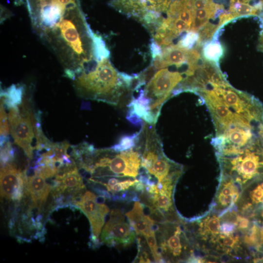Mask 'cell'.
Listing matches in <instances>:
<instances>
[{
    "label": "cell",
    "mask_w": 263,
    "mask_h": 263,
    "mask_svg": "<svg viewBox=\"0 0 263 263\" xmlns=\"http://www.w3.org/2000/svg\"><path fill=\"white\" fill-rule=\"evenodd\" d=\"M133 78L118 72L105 58L76 74L72 80L81 97L117 105L126 93L132 92Z\"/></svg>",
    "instance_id": "1"
},
{
    "label": "cell",
    "mask_w": 263,
    "mask_h": 263,
    "mask_svg": "<svg viewBox=\"0 0 263 263\" xmlns=\"http://www.w3.org/2000/svg\"><path fill=\"white\" fill-rule=\"evenodd\" d=\"M216 156L220 174L231 178L242 190L252 181L263 176V144L260 136L235 153Z\"/></svg>",
    "instance_id": "2"
},
{
    "label": "cell",
    "mask_w": 263,
    "mask_h": 263,
    "mask_svg": "<svg viewBox=\"0 0 263 263\" xmlns=\"http://www.w3.org/2000/svg\"><path fill=\"white\" fill-rule=\"evenodd\" d=\"M173 0H112L110 5L141 22L151 34L164 18Z\"/></svg>",
    "instance_id": "3"
},
{
    "label": "cell",
    "mask_w": 263,
    "mask_h": 263,
    "mask_svg": "<svg viewBox=\"0 0 263 263\" xmlns=\"http://www.w3.org/2000/svg\"><path fill=\"white\" fill-rule=\"evenodd\" d=\"M19 106L9 108L8 119L9 130L14 142L24 151L30 159L33 158L35 148L32 145L35 137L29 103L22 101Z\"/></svg>",
    "instance_id": "4"
},
{
    "label": "cell",
    "mask_w": 263,
    "mask_h": 263,
    "mask_svg": "<svg viewBox=\"0 0 263 263\" xmlns=\"http://www.w3.org/2000/svg\"><path fill=\"white\" fill-rule=\"evenodd\" d=\"M262 128L258 129L244 124L230 126L222 135L212 139L211 144L216 154H231L245 148L259 137Z\"/></svg>",
    "instance_id": "5"
},
{
    "label": "cell",
    "mask_w": 263,
    "mask_h": 263,
    "mask_svg": "<svg viewBox=\"0 0 263 263\" xmlns=\"http://www.w3.org/2000/svg\"><path fill=\"white\" fill-rule=\"evenodd\" d=\"M136 234L130 224L125 221L122 212L118 209H113L103 228L101 241L110 247L119 244L127 246L134 242Z\"/></svg>",
    "instance_id": "6"
},
{
    "label": "cell",
    "mask_w": 263,
    "mask_h": 263,
    "mask_svg": "<svg viewBox=\"0 0 263 263\" xmlns=\"http://www.w3.org/2000/svg\"><path fill=\"white\" fill-rule=\"evenodd\" d=\"M201 47L196 46L188 49L178 44H171L162 48L160 56L153 59L152 64L157 69L174 66L177 68L183 65L193 64L202 57L200 52Z\"/></svg>",
    "instance_id": "7"
},
{
    "label": "cell",
    "mask_w": 263,
    "mask_h": 263,
    "mask_svg": "<svg viewBox=\"0 0 263 263\" xmlns=\"http://www.w3.org/2000/svg\"><path fill=\"white\" fill-rule=\"evenodd\" d=\"M27 177L26 170L19 169L13 163L1 166V197L19 201L23 196Z\"/></svg>",
    "instance_id": "8"
},
{
    "label": "cell",
    "mask_w": 263,
    "mask_h": 263,
    "mask_svg": "<svg viewBox=\"0 0 263 263\" xmlns=\"http://www.w3.org/2000/svg\"><path fill=\"white\" fill-rule=\"evenodd\" d=\"M95 195L86 191L81 197L80 202L75 205L88 218L92 230L91 240H99V236L104 225L109 208L105 204L98 203Z\"/></svg>",
    "instance_id": "9"
},
{
    "label": "cell",
    "mask_w": 263,
    "mask_h": 263,
    "mask_svg": "<svg viewBox=\"0 0 263 263\" xmlns=\"http://www.w3.org/2000/svg\"><path fill=\"white\" fill-rule=\"evenodd\" d=\"M242 190L231 178L220 173L219 186L210 210L222 213L233 208L240 198Z\"/></svg>",
    "instance_id": "10"
},
{
    "label": "cell",
    "mask_w": 263,
    "mask_h": 263,
    "mask_svg": "<svg viewBox=\"0 0 263 263\" xmlns=\"http://www.w3.org/2000/svg\"><path fill=\"white\" fill-rule=\"evenodd\" d=\"M238 211L248 218L253 212L263 207V176L245 186L236 205Z\"/></svg>",
    "instance_id": "11"
},
{
    "label": "cell",
    "mask_w": 263,
    "mask_h": 263,
    "mask_svg": "<svg viewBox=\"0 0 263 263\" xmlns=\"http://www.w3.org/2000/svg\"><path fill=\"white\" fill-rule=\"evenodd\" d=\"M52 190V186L43 177L35 174L27 176L24 191H26L31 197L34 207L38 208L40 212L49 192Z\"/></svg>",
    "instance_id": "12"
},
{
    "label": "cell",
    "mask_w": 263,
    "mask_h": 263,
    "mask_svg": "<svg viewBox=\"0 0 263 263\" xmlns=\"http://www.w3.org/2000/svg\"><path fill=\"white\" fill-rule=\"evenodd\" d=\"M129 223L136 235H145L154 231L155 222L149 215L144 214L143 205L135 201L132 209L126 213Z\"/></svg>",
    "instance_id": "13"
},
{
    "label": "cell",
    "mask_w": 263,
    "mask_h": 263,
    "mask_svg": "<svg viewBox=\"0 0 263 263\" xmlns=\"http://www.w3.org/2000/svg\"><path fill=\"white\" fill-rule=\"evenodd\" d=\"M55 178L60 181V184L65 190L78 192L85 189L82 176L78 170L65 173L61 176L55 175Z\"/></svg>",
    "instance_id": "14"
},
{
    "label": "cell",
    "mask_w": 263,
    "mask_h": 263,
    "mask_svg": "<svg viewBox=\"0 0 263 263\" xmlns=\"http://www.w3.org/2000/svg\"><path fill=\"white\" fill-rule=\"evenodd\" d=\"M23 88L12 85L1 92V101L8 109L19 106L22 102Z\"/></svg>",
    "instance_id": "15"
},
{
    "label": "cell",
    "mask_w": 263,
    "mask_h": 263,
    "mask_svg": "<svg viewBox=\"0 0 263 263\" xmlns=\"http://www.w3.org/2000/svg\"><path fill=\"white\" fill-rule=\"evenodd\" d=\"M204 57L209 61L218 64L220 58L223 54L221 45L216 41L206 43L202 51Z\"/></svg>",
    "instance_id": "16"
},
{
    "label": "cell",
    "mask_w": 263,
    "mask_h": 263,
    "mask_svg": "<svg viewBox=\"0 0 263 263\" xmlns=\"http://www.w3.org/2000/svg\"><path fill=\"white\" fill-rule=\"evenodd\" d=\"M154 207L164 212L175 211L173 204L172 196L166 193L152 194Z\"/></svg>",
    "instance_id": "17"
},
{
    "label": "cell",
    "mask_w": 263,
    "mask_h": 263,
    "mask_svg": "<svg viewBox=\"0 0 263 263\" xmlns=\"http://www.w3.org/2000/svg\"><path fill=\"white\" fill-rule=\"evenodd\" d=\"M1 166L13 163L14 159V151L9 139L0 144Z\"/></svg>",
    "instance_id": "18"
},
{
    "label": "cell",
    "mask_w": 263,
    "mask_h": 263,
    "mask_svg": "<svg viewBox=\"0 0 263 263\" xmlns=\"http://www.w3.org/2000/svg\"><path fill=\"white\" fill-rule=\"evenodd\" d=\"M137 133L122 136L119 142L111 148L116 151L129 149L135 145Z\"/></svg>",
    "instance_id": "19"
},
{
    "label": "cell",
    "mask_w": 263,
    "mask_h": 263,
    "mask_svg": "<svg viewBox=\"0 0 263 263\" xmlns=\"http://www.w3.org/2000/svg\"><path fill=\"white\" fill-rule=\"evenodd\" d=\"M70 146V144L67 141L56 143L52 142L51 149L54 153V159L62 162L64 157L68 154L67 150Z\"/></svg>",
    "instance_id": "20"
},
{
    "label": "cell",
    "mask_w": 263,
    "mask_h": 263,
    "mask_svg": "<svg viewBox=\"0 0 263 263\" xmlns=\"http://www.w3.org/2000/svg\"><path fill=\"white\" fill-rule=\"evenodd\" d=\"M145 238L147 241L148 246L150 250L152 255L156 262H162V256L158 251L157 241L155 235V231L145 235Z\"/></svg>",
    "instance_id": "21"
},
{
    "label": "cell",
    "mask_w": 263,
    "mask_h": 263,
    "mask_svg": "<svg viewBox=\"0 0 263 263\" xmlns=\"http://www.w3.org/2000/svg\"><path fill=\"white\" fill-rule=\"evenodd\" d=\"M9 127L4 104L0 101V144L9 139Z\"/></svg>",
    "instance_id": "22"
},
{
    "label": "cell",
    "mask_w": 263,
    "mask_h": 263,
    "mask_svg": "<svg viewBox=\"0 0 263 263\" xmlns=\"http://www.w3.org/2000/svg\"><path fill=\"white\" fill-rule=\"evenodd\" d=\"M138 181L139 180L137 179H133V180L129 179L120 181L111 187H107L106 188L109 191H111L113 195H114L116 192L126 191L130 187H133Z\"/></svg>",
    "instance_id": "23"
},
{
    "label": "cell",
    "mask_w": 263,
    "mask_h": 263,
    "mask_svg": "<svg viewBox=\"0 0 263 263\" xmlns=\"http://www.w3.org/2000/svg\"><path fill=\"white\" fill-rule=\"evenodd\" d=\"M255 251V258L257 253L263 255V226H260L259 242Z\"/></svg>",
    "instance_id": "24"
},
{
    "label": "cell",
    "mask_w": 263,
    "mask_h": 263,
    "mask_svg": "<svg viewBox=\"0 0 263 263\" xmlns=\"http://www.w3.org/2000/svg\"><path fill=\"white\" fill-rule=\"evenodd\" d=\"M259 17L260 19L261 31L259 38L258 49L260 51L263 52V11L260 14Z\"/></svg>",
    "instance_id": "25"
},
{
    "label": "cell",
    "mask_w": 263,
    "mask_h": 263,
    "mask_svg": "<svg viewBox=\"0 0 263 263\" xmlns=\"http://www.w3.org/2000/svg\"><path fill=\"white\" fill-rule=\"evenodd\" d=\"M260 138L261 139L262 144H263V128L262 129L261 132H260Z\"/></svg>",
    "instance_id": "26"
}]
</instances>
